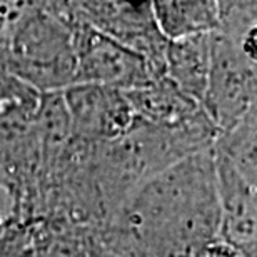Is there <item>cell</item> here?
Masks as SVG:
<instances>
[{
	"mask_svg": "<svg viewBox=\"0 0 257 257\" xmlns=\"http://www.w3.org/2000/svg\"><path fill=\"white\" fill-rule=\"evenodd\" d=\"M40 104L42 92L9 72L0 74V177L10 199V222L29 219L42 174Z\"/></svg>",
	"mask_w": 257,
	"mask_h": 257,
	"instance_id": "2",
	"label": "cell"
},
{
	"mask_svg": "<svg viewBox=\"0 0 257 257\" xmlns=\"http://www.w3.org/2000/svg\"><path fill=\"white\" fill-rule=\"evenodd\" d=\"M202 257H242V254L229 242H225V240L219 237L205 247Z\"/></svg>",
	"mask_w": 257,
	"mask_h": 257,
	"instance_id": "13",
	"label": "cell"
},
{
	"mask_svg": "<svg viewBox=\"0 0 257 257\" xmlns=\"http://www.w3.org/2000/svg\"><path fill=\"white\" fill-rule=\"evenodd\" d=\"M212 35L172 40L166 52V77L202 105L212 69Z\"/></svg>",
	"mask_w": 257,
	"mask_h": 257,
	"instance_id": "10",
	"label": "cell"
},
{
	"mask_svg": "<svg viewBox=\"0 0 257 257\" xmlns=\"http://www.w3.org/2000/svg\"><path fill=\"white\" fill-rule=\"evenodd\" d=\"M219 230L215 151L207 149L147 181L95 234L117 257H202Z\"/></svg>",
	"mask_w": 257,
	"mask_h": 257,
	"instance_id": "1",
	"label": "cell"
},
{
	"mask_svg": "<svg viewBox=\"0 0 257 257\" xmlns=\"http://www.w3.org/2000/svg\"><path fill=\"white\" fill-rule=\"evenodd\" d=\"M90 257H117V255L112 252V250L107 249L95 234L94 244H92V250H90Z\"/></svg>",
	"mask_w": 257,
	"mask_h": 257,
	"instance_id": "14",
	"label": "cell"
},
{
	"mask_svg": "<svg viewBox=\"0 0 257 257\" xmlns=\"http://www.w3.org/2000/svg\"><path fill=\"white\" fill-rule=\"evenodd\" d=\"M34 224L9 222L0 232V257H34Z\"/></svg>",
	"mask_w": 257,
	"mask_h": 257,
	"instance_id": "12",
	"label": "cell"
},
{
	"mask_svg": "<svg viewBox=\"0 0 257 257\" xmlns=\"http://www.w3.org/2000/svg\"><path fill=\"white\" fill-rule=\"evenodd\" d=\"M0 189H2V191H7V189H5V182H4L2 177H0ZM5 225H7V220H5V215H4V217H0V229H4Z\"/></svg>",
	"mask_w": 257,
	"mask_h": 257,
	"instance_id": "15",
	"label": "cell"
},
{
	"mask_svg": "<svg viewBox=\"0 0 257 257\" xmlns=\"http://www.w3.org/2000/svg\"><path fill=\"white\" fill-rule=\"evenodd\" d=\"M74 34L77 82L131 92L161 79L151 62L92 27L75 12L72 2H57Z\"/></svg>",
	"mask_w": 257,
	"mask_h": 257,
	"instance_id": "4",
	"label": "cell"
},
{
	"mask_svg": "<svg viewBox=\"0 0 257 257\" xmlns=\"http://www.w3.org/2000/svg\"><path fill=\"white\" fill-rule=\"evenodd\" d=\"M92 27L146 57L159 77H166L169 40L159 27L152 2H72Z\"/></svg>",
	"mask_w": 257,
	"mask_h": 257,
	"instance_id": "6",
	"label": "cell"
},
{
	"mask_svg": "<svg viewBox=\"0 0 257 257\" xmlns=\"http://www.w3.org/2000/svg\"><path fill=\"white\" fill-rule=\"evenodd\" d=\"M125 94L139 119L159 127L186 125L204 110L199 102L184 94L167 77Z\"/></svg>",
	"mask_w": 257,
	"mask_h": 257,
	"instance_id": "9",
	"label": "cell"
},
{
	"mask_svg": "<svg viewBox=\"0 0 257 257\" xmlns=\"http://www.w3.org/2000/svg\"><path fill=\"white\" fill-rule=\"evenodd\" d=\"M5 70L42 94L77 82L74 34L57 2H32L2 49Z\"/></svg>",
	"mask_w": 257,
	"mask_h": 257,
	"instance_id": "3",
	"label": "cell"
},
{
	"mask_svg": "<svg viewBox=\"0 0 257 257\" xmlns=\"http://www.w3.org/2000/svg\"><path fill=\"white\" fill-rule=\"evenodd\" d=\"M159 27L169 42L220 30V4L202 0L152 2Z\"/></svg>",
	"mask_w": 257,
	"mask_h": 257,
	"instance_id": "11",
	"label": "cell"
},
{
	"mask_svg": "<svg viewBox=\"0 0 257 257\" xmlns=\"http://www.w3.org/2000/svg\"><path fill=\"white\" fill-rule=\"evenodd\" d=\"M257 104V69L227 35H212V69L202 109L220 134L237 127Z\"/></svg>",
	"mask_w": 257,
	"mask_h": 257,
	"instance_id": "5",
	"label": "cell"
},
{
	"mask_svg": "<svg viewBox=\"0 0 257 257\" xmlns=\"http://www.w3.org/2000/svg\"><path fill=\"white\" fill-rule=\"evenodd\" d=\"M5 70V65H4V55H2V50H0V74H4Z\"/></svg>",
	"mask_w": 257,
	"mask_h": 257,
	"instance_id": "16",
	"label": "cell"
},
{
	"mask_svg": "<svg viewBox=\"0 0 257 257\" xmlns=\"http://www.w3.org/2000/svg\"><path fill=\"white\" fill-rule=\"evenodd\" d=\"M215 172L220 204V239L237 249L242 257H257V191L217 151Z\"/></svg>",
	"mask_w": 257,
	"mask_h": 257,
	"instance_id": "8",
	"label": "cell"
},
{
	"mask_svg": "<svg viewBox=\"0 0 257 257\" xmlns=\"http://www.w3.org/2000/svg\"><path fill=\"white\" fill-rule=\"evenodd\" d=\"M72 136L87 146L112 142L137 125L139 117L127 94L102 85L75 84L64 90Z\"/></svg>",
	"mask_w": 257,
	"mask_h": 257,
	"instance_id": "7",
	"label": "cell"
}]
</instances>
